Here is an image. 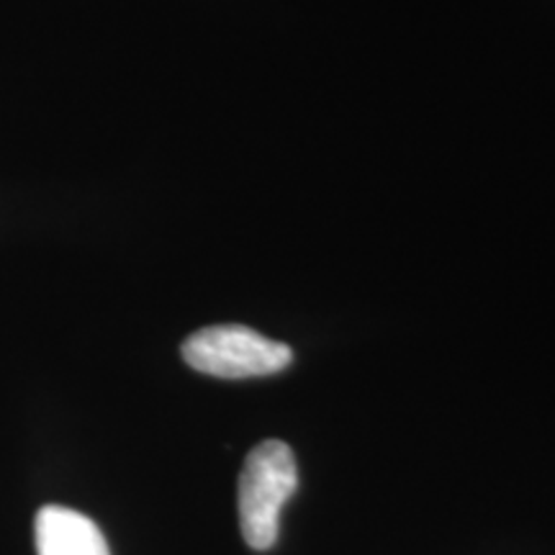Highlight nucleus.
<instances>
[{
  "label": "nucleus",
  "instance_id": "obj_1",
  "mask_svg": "<svg viewBox=\"0 0 555 555\" xmlns=\"http://www.w3.org/2000/svg\"><path fill=\"white\" fill-rule=\"evenodd\" d=\"M296 486V457L286 442L266 440L249 450L240 476V527L253 551L275 545L281 509Z\"/></svg>",
  "mask_w": 555,
  "mask_h": 555
},
{
  "label": "nucleus",
  "instance_id": "obj_2",
  "mask_svg": "<svg viewBox=\"0 0 555 555\" xmlns=\"http://www.w3.org/2000/svg\"><path fill=\"white\" fill-rule=\"evenodd\" d=\"M183 360L214 378H260L291 365L294 350L242 324H214L183 343Z\"/></svg>",
  "mask_w": 555,
  "mask_h": 555
},
{
  "label": "nucleus",
  "instance_id": "obj_3",
  "mask_svg": "<svg viewBox=\"0 0 555 555\" xmlns=\"http://www.w3.org/2000/svg\"><path fill=\"white\" fill-rule=\"evenodd\" d=\"M34 530L39 555H111L101 527L67 506H41Z\"/></svg>",
  "mask_w": 555,
  "mask_h": 555
}]
</instances>
